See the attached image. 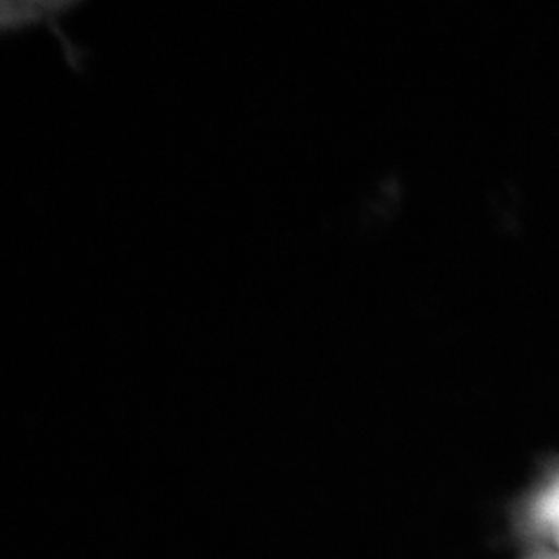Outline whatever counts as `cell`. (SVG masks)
Returning <instances> with one entry per match:
<instances>
[{
    "label": "cell",
    "instance_id": "1",
    "mask_svg": "<svg viewBox=\"0 0 559 559\" xmlns=\"http://www.w3.org/2000/svg\"><path fill=\"white\" fill-rule=\"evenodd\" d=\"M522 527L543 550V558L559 559V466L549 471L525 499Z\"/></svg>",
    "mask_w": 559,
    "mask_h": 559
},
{
    "label": "cell",
    "instance_id": "2",
    "mask_svg": "<svg viewBox=\"0 0 559 559\" xmlns=\"http://www.w3.org/2000/svg\"><path fill=\"white\" fill-rule=\"evenodd\" d=\"M61 2H21L0 0V33L24 31L38 25L64 9Z\"/></svg>",
    "mask_w": 559,
    "mask_h": 559
},
{
    "label": "cell",
    "instance_id": "3",
    "mask_svg": "<svg viewBox=\"0 0 559 559\" xmlns=\"http://www.w3.org/2000/svg\"><path fill=\"white\" fill-rule=\"evenodd\" d=\"M540 559H547V558H540Z\"/></svg>",
    "mask_w": 559,
    "mask_h": 559
}]
</instances>
